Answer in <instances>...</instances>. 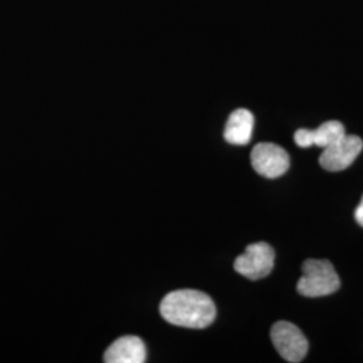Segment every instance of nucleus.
I'll return each instance as SVG.
<instances>
[{"label":"nucleus","mask_w":363,"mask_h":363,"mask_svg":"<svg viewBox=\"0 0 363 363\" xmlns=\"http://www.w3.org/2000/svg\"><path fill=\"white\" fill-rule=\"evenodd\" d=\"M159 310L166 322L186 328H206L217 315L211 298L195 289L169 292L162 300Z\"/></svg>","instance_id":"f257e3e1"},{"label":"nucleus","mask_w":363,"mask_h":363,"mask_svg":"<svg viewBox=\"0 0 363 363\" xmlns=\"http://www.w3.org/2000/svg\"><path fill=\"white\" fill-rule=\"evenodd\" d=\"M340 288V279L328 259H306L303 276L298 281V292L306 298H320L335 294Z\"/></svg>","instance_id":"f03ea898"},{"label":"nucleus","mask_w":363,"mask_h":363,"mask_svg":"<svg viewBox=\"0 0 363 363\" xmlns=\"http://www.w3.org/2000/svg\"><path fill=\"white\" fill-rule=\"evenodd\" d=\"M273 346L286 362H301L308 352V340L298 325L286 320L274 323L271 330Z\"/></svg>","instance_id":"7ed1b4c3"},{"label":"nucleus","mask_w":363,"mask_h":363,"mask_svg":"<svg viewBox=\"0 0 363 363\" xmlns=\"http://www.w3.org/2000/svg\"><path fill=\"white\" fill-rule=\"evenodd\" d=\"M274 257V250L269 244H250L234 261V269L249 280H259L272 272Z\"/></svg>","instance_id":"20e7f679"},{"label":"nucleus","mask_w":363,"mask_h":363,"mask_svg":"<svg viewBox=\"0 0 363 363\" xmlns=\"http://www.w3.org/2000/svg\"><path fill=\"white\" fill-rule=\"evenodd\" d=\"M252 167L269 179L284 175L289 169V155L286 150L274 143H259L250 154Z\"/></svg>","instance_id":"39448f33"},{"label":"nucleus","mask_w":363,"mask_h":363,"mask_svg":"<svg viewBox=\"0 0 363 363\" xmlns=\"http://www.w3.org/2000/svg\"><path fill=\"white\" fill-rule=\"evenodd\" d=\"M363 150V140L357 135H345L323 150L319 163L323 169L337 172L350 167Z\"/></svg>","instance_id":"423d86ee"},{"label":"nucleus","mask_w":363,"mask_h":363,"mask_svg":"<svg viewBox=\"0 0 363 363\" xmlns=\"http://www.w3.org/2000/svg\"><path fill=\"white\" fill-rule=\"evenodd\" d=\"M346 135L345 125L337 120L325 121L316 130H306L301 128L295 132V143L301 148H308L312 145L327 148L328 145L335 143L340 138Z\"/></svg>","instance_id":"0eeeda50"},{"label":"nucleus","mask_w":363,"mask_h":363,"mask_svg":"<svg viewBox=\"0 0 363 363\" xmlns=\"http://www.w3.org/2000/svg\"><path fill=\"white\" fill-rule=\"evenodd\" d=\"M106 363H143L147 361V349L139 337H121L105 351Z\"/></svg>","instance_id":"6e6552de"},{"label":"nucleus","mask_w":363,"mask_h":363,"mask_svg":"<svg viewBox=\"0 0 363 363\" xmlns=\"http://www.w3.org/2000/svg\"><path fill=\"white\" fill-rule=\"evenodd\" d=\"M255 128V116L245 108L234 111L228 118L223 138L228 143L245 145L250 142Z\"/></svg>","instance_id":"1a4fd4ad"},{"label":"nucleus","mask_w":363,"mask_h":363,"mask_svg":"<svg viewBox=\"0 0 363 363\" xmlns=\"http://www.w3.org/2000/svg\"><path fill=\"white\" fill-rule=\"evenodd\" d=\"M354 216H355V220H357L361 226H363V196L362 199H361V203L358 205V208H355Z\"/></svg>","instance_id":"9d476101"}]
</instances>
